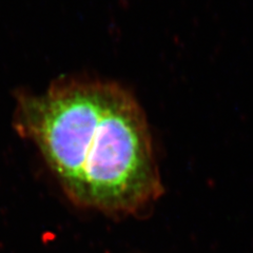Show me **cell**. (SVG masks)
<instances>
[{
    "label": "cell",
    "instance_id": "cell-1",
    "mask_svg": "<svg viewBox=\"0 0 253 253\" xmlns=\"http://www.w3.org/2000/svg\"><path fill=\"white\" fill-rule=\"evenodd\" d=\"M14 126L78 205L129 213L162 193L147 116L121 84L60 78L43 93L21 95Z\"/></svg>",
    "mask_w": 253,
    "mask_h": 253
}]
</instances>
